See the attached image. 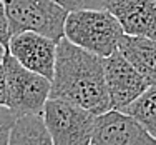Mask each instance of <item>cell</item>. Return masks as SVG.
<instances>
[{
	"label": "cell",
	"mask_w": 156,
	"mask_h": 145,
	"mask_svg": "<svg viewBox=\"0 0 156 145\" xmlns=\"http://www.w3.org/2000/svg\"><path fill=\"white\" fill-rule=\"evenodd\" d=\"M126 35L156 39V0H105Z\"/></svg>",
	"instance_id": "cell-9"
},
{
	"label": "cell",
	"mask_w": 156,
	"mask_h": 145,
	"mask_svg": "<svg viewBox=\"0 0 156 145\" xmlns=\"http://www.w3.org/2000/svg\"><path fill=\"white\" fill-rule=\"evenodd\" d=\"M93 112L70 100L48 97L43 118L53 145H88L95 125Z\"/></svg>",
	"instance_id": "cell-3"
},
{
	"label": "cell",
	"mask_w": 156,
	"mask_h": 145,
	"mask_svg": "<svg viewBox=\"0 0 156 145\" xmlns=\"http://www.w3.org/2000/svg\"><path fill=\"white\" fill-rule=\"evenodd\" d=\"M3 3L12 35L32 30L58 42L65 33L68 10L55 0H3Z\"/></svg>",
	"instance_id": "cell-5"
},
{
	"label": "cell",
	"mask_w": 156,
	"mask_h": 145,
	"mask_svg": "<svg viewBox=\"0 0 156 145\" xmlns=\"http://www.w3.org/2000/svg\"><path fill=\"white\" fill-rule=\"evenodd\" d=\"M68 12L83 9H105V0H55Z\"/></svg>",
	"instance_id": "cell-14"
},
{
	"label": "cell",
	"mask_w": 156,
	"mask_h": 145,
	"mask_svg": "<svg viewBox=\"0 0 156 145\" xmlns=\"http://www.w3.org/2000/svg\"><path fill=\"white\" fill-rule=\"evenodd\" d=\"M103 67L111 109L125 110L150 87L120 50H115L108 57H103Z\"/></svg>",
	"instance_id": "cell-7"
},
{
	"label": "cell",
	"mask_w": 156,
	"mask_h": 145,
	"mask_svg": "<svg viewBox=\"0 0 156 145\" xmlns=\"http://www.w3.org/2000/svg\"><path fill=\"white\" fill-rule=\"evenodd\" d=\"M17 115L10 107L0 105V145H9L10 130L13 127Z\"/></svg>",
	"instance_id": "cell-13"
},
{
	"label": "cell",
	"mask_w": 156,
	"mask_h": 145,
	"mask_svg": "<svg viewBox=\"0 0 156 145\" xmlns=\"http://www.w3.org/2000/svg\"><path fill=\"white\" fill-rule=\"evenodd\" d=\"M2 64L7 79V107L15 115L43 112V105L50 97L51 80L23 67L9 50L3 55Z\"/></svg>",
	"instance_id": "cell-4"
},
{
	"label": "cell",
	"mask_w": 156,
	"mask_h": 145,
	"mask_svg": "<svg viewBox=\"0 0 156 145\" xmlns=\"http://www.w3.org/2000/svg\"><path fill=\"white\" fill-rule=\"evenodd\" d=\"M43 112H28L17 115L10 130L9 145H51Z\"/></svg>",
	"instance_id": "cell-11"
},
{
	"label": "cell",
	"mask_w": 156,
	"mask_h": 145,
	"mask_svg": "<svg viewBox=\"0 0 156 145\" xmlns=\"http://www.w3.org/2000/svg\"><path fill=\"white\" fill-rule=\"evenodd\" d=\"M123 28L106 9H83L68 12L63 37L88 52L108 57L118 50Z\"/></svg>",
	"instance_id": "cell-2"
},
{
	"label": "cell",
	"mask_w": 156,
	"mask_h": 145,
	"mask_svg": "<svg viewBox=\"0 0 156 145\" xmlns=\"http://www.w3.org/2000/svg\"><path fill=\"white\" fill-rule=\"evenodd\" d=\"M125 112L138 118L156 140V85L148 87L131 105L126 107Z\"/></svg>",
	"instance_id": "cell-12"
},
{
	"label": "cell",
	"mask_w": 156,
	"mask_h": 145,
	"mask_svg": "<svg viewBox=\"0 0 156 145\" xmlns=\"http://www.w3.org/2000/svg\"><path fill=\"white\" fill-rule=\"evenodd\" d=\"M118 50L141 73L150 87L156 85V39L123 33Z\"/></svg>",
	"instance_id": "cell-10"
},
{
	"label": "cell",
	"mask_w": 156,
	"mask_h": 145,
	"mask_svg": "<svg viewBox=\"0 0 156 145\" xmlns=\"http://www.w3.org/2000/svg\"><path fill=\"white\" fill-rule=\"evenodd\" d=\"M10 24H9V17H7V10H5V3L3 0H0V43L5 48H9L10 42Z\"/></svg>",
	"instance_id": "cell-15"
},
{
	"label": "cell",
	"mask_w": 156,
	"mask_h": 145,
	"mask_svg": "<svg viewBox=\"0 0 156 145\" xmlns=\"http://www.w3.org/2000/svg\"><path fill=\"white\" fill-rule=\"evenodd\" d=\"M7 50L32 72L53 79L57 60V40L38 32H20L10 37Z\"/></svg>",
	"instance_id": "cell-8"
},
{
	"label": "cell",
	"mask_w": 156,
	"mask_h": 145,
	"mask_svg": "<svg viewBox=\"0 0 156 145\" xmlns=\"http://www.w3.org/2000/svg\"><path fill=\"white\" fill-rule=\"evenodd\" d=\"M91 145H156L154 137L138 118L125 110L110 109L95 117Z\"/></svg>",
	"instance_id": "cell-6"
},
{
	"label": "cell",
	"mask_w": 156,
	"mask_h": 145,
	"mask_svg": "<svg viewBox=\"0 0 156 145\" xmlns=\"http://www.w3.org/2000/svg\"><path fill=\"white\" fill-rule=\"evenodd\" d=\"M50 97L70 100L95 115L111 109L103 57L75 45L66 37L57 42Z\"/></svg>",
	"instance_id": "cell-1"
},
{
	"label": "cell",
	"mask_w": 156,
	"mask_h": 145,
	"mask_svg": "<svg viewBox=\"0 0 156 145\" xmlns=\"http://www.w3.org/2000/svg\"><path fill=\"white\" fill-rule=\"evenodd\" d=\"M5 52H7V48L0 43V62H2V58H3V55H5Z\"/></svg>",
	"instance_id": "cell-17"
},
{
	"label": "cell",
	"mask_w": 156,
	"mask_h": 145,
	"mask_svg": "<svg viewBox=\"0 0 156 145\" xmlns=\"http://www.w3.org/2000/svg\"><path fill=\"white\" fill-rule=\"evenodd\" d=\"M0 105H7V79L2 62H0Z\"/></svg>",
	"instance_id": "cell-16"
}]
</instances>
